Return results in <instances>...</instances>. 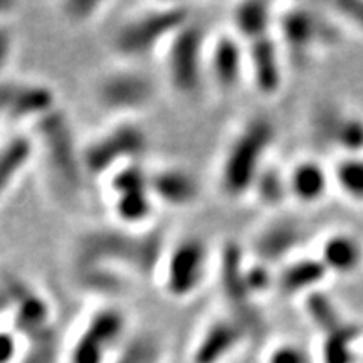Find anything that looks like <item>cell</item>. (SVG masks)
Segmentation results:
<instances>
[{
  "label": "cell",
  "instance_id": "cell-34",
  "mask_svg": "<svg viewBox=\"0 0 363 363\" xmlns=\"http://www.w3.org/2000/svg\"><path fill=\"white\" fill-rule=\"evenodd\" d=\"M266 363H310V357L301 347L293 343H281L271 348Z\"/></svg>",
  "mask_w": 363,
  "mask_h": 363
},
{
  "label": "cell",
  "instance_id": "cell-21",
  "mask_svg": "<svg viewBox=\"0 0 363 363\" xmlns=\"http://www.w3.org/2000/svg\"><path fill=\"white\" fill-rule=\"evenodd\" d=\"M318 259L328 274H353L363 264V244L353 234L335 233L321 242Z\"/></svg>",
  "mask_w": 363,
  "mask_h": 363
},
{
  "label": "cell",
  "instance_id": "cell-26",
  "mask_svg": "<svg viewBox=\"0 0 363 363\" xmlns=\"http://www.w3.org/2000/svg\"><path fill=\"white\" fill-rule=\"evenodd\" d=\"M333 185L345 197L363 202V155H343L331 169Z\"/></svg>",
  "mask_w": 363,
  "mask_h": 363
},
{
  "label": "cell",
  "instance_id": "cell-22",
  "mask_svg": "<svg viewBox=\"0 0 363 363\" xmlns=\"http://www.w3.org/2000/svg\"><path fill=\"white\" fill-rule=\"evenodd\" d=\"M301 242V227L293 222L279 220L262 229L254 239L257 261L272 264L291 254Z\"/></svg>",
  "mask_w": 363,
  "mask_h": 363
},
{
  "label": "cell",
  "instance_id": "cell-37",
  "mask_svg": "<svg viewBox=\"0 0 363 363\" xmlns=\"http://www.w3.org/2000/svg\"><path fill=\"white\" fill-rule=\"evenodd\" d=\"M13 51H16V35L11 27L0 22V78H4V72L11 65Z\"/></svg>",
  "mask_w": 363,
  "mask_h": 363
},
{
  "label": "cell",
  "instance_id": "cell-19",
  "mask_svg": "<svg viewBox=\"0 0 363 363\" xmlns=\"http://www.w3.org/2000/svg\"><path fill=\"white\" fill-rule=\"evenodd\" d=\"M328 271L318 257L291 259L276 272V289L286 296H308L318 291Z\"/></svg>",
  "mask_w": 363,
  "mask_h": 363
},
{
  "label": "cell",
  "instance_id": "cell-3",
  "mask_svg": "<svg viewBox=\"0 0 363 363\" xmlns=\"http://www.w3.org/2000/svg\"><path fill=\"white\" fill-rule=\"evenodd\" d=\"M190 21V9L184 4L150 7L120 24L111 38V48L118 56L128 61L148 57L158 49H165L172 38Z\"/></svg>",
  "mask_w": 363,
  "mask_h": 363
},
{
  "label": "cell",
  "instance_id": "cell-14",
  "mask_svg": "<svg viewBox=\"0 0 363 363\" xmlns=\"http://www.w3.org/2000/svg\"><path fill=\"white\" fill-rule=\"evenodd\" d=\"M247 74L262 96H276L284 84L283 48L276 34L246 43Z\"/></svg>",
  "mask_w": 363,
  "mask_h": 363
},
{
  "label": "cell",
  "instance_id": "cell-36",
  "mask_svg": "<svg viewBox=\"0 0 363 363\" xmlns=\"http://www.w3.org/2000/svg\"><path fill=\"white\" fill-rule=\"evenodd\" d=\"M335 17L363 34V4H335Z\"/></svg>",
  "mask_w": 363,
  "mask_h": 363
},
{
  "label": "cell",
  "instance_id": "cell-35",
  "mask_svg": "<svg viewBox=\"0 0 363 363\" xmlns=\"http://www.w3.org/2000/svg\"><path fill=\"white\" fill-rule=\"evenodd\" d=\"M19 79L0 78V126L11 125V115Z\"/></svg>",
  "mask_w": 363,
  "mask_h": 363
},
{
  "label": "cell",
  "instance_id": "cell-30",
  "mask_svg": "<svg viewBox=\"0 0 363 363\" xmlns=\"http://www.w3.org/2000/svg\"><path fill=\"white\" fill-rule=\"evenodd\" d=\"M61 358H65V350L57 330H54L44 337L26 342L24 350L16 363H59Z\"/></svg>",
  "mask_w": 363,
  "mask_h": 363
},
{
  "label": "cell",
  "instance_id": "cell-31",
  "mask_svg": "<svg viewBox=\"0 0 363 363\" xmlns=\"http://www.w3.org/2000/svg\"><path fill=\"white\" fill-rule=\"evenodd\" d=\"M246 288L252 299L264 296L269 289L276 288V272L266 262H247L246 266Z\"/></svg>",
  "mask_w": 363,
  "mask_h": 363
},
{
  "label": "cell",
  "instance_id": "cell-18",
  "mask_svg": "<svg viewBox=\"0 0 363 363\" xmlns=\"http://www.w3.org/2000/svg\"><path fill=\"white\" fill-rule=\"evenodd\" d=\"M286 175H288L289 199L303 206L320 203L333 185L331 169H326L323 163L315 158L298 160L286 172Z\"/></svg>",
  "mask_w": 363,
  "mask_h": 363
},
{
  "label": "cell",
  "instance_id": "cell-29",
  "mask_svg": "<svg viewBox=\"0 0 363 363\" xmlns=\"http://www.w3.org/2000/svg\"><path fill=\"white\" fill-rule=\"evenodd\" d=\"M305 311L308 318L313 321V325L323 331L325 335L345 323L337 305L331 301L328 294H321L320 289L305 296Z\"/></svg>",
  "mask_w": 363,
  "mask_h": 363
},
{
  "label": "cell",
  "instance_id": "cell-1",
  "mask_svg": "<svg viewBox=\"0 0 363 363\" xmlns=\"http://www.w3.org/2000/svg\"><path fill=\"white\" fill-rule=\"evenodd\" d=\"M167 246L155 230L93 227L74 242V266H108L130 278H155Z\"/></svg>",
  "mask_w": 363,
  "mask_h": 363
},
{
  "label": "cell",
  "instance_id": "cell-10",
  "mask_svg": "<svg viewBox=\"0 0 363 363\" xmlns=\"http://www.w3.org/2000/svg\"><path fill=\"white\" fill-rule=\"evenodd\" d=\"M167 78L179 94L190 96L201 88L207 71V35L203 27L190 21L165 45Z\"/></svg>",
  "mask_w": 363,
  "mask_h": 363
},
{
  "label": "cell",
  "instance_id": "cell-13",
  "mask_svg": "<svg viewBox=\"0 0 363 363\" xmlns=\"http://www.w3.org/2000/svg\"><path fill=\"white\" fill-rule=\"evenodd\" d=\"M251 342L247 331L230 315L206 325L189 353V363H224L244 343Z\"/></svg>",
  "mask_w": 363,
  "mask_h": 363
},
{
  "label": "cell",
  "instance_id": "cell-33",
  "mask_svg": "<svg viewBox=\"0 0 363 363\" xmlns=\"http://www.w3.org/2000/svg\"><path fill=\"white\" fill-rule=\"evenodd\" d=\"M26 345L13 328H0V363H16Z\"/></svg>",
  "mask_w": 363,
  "mask_h": 363
},
{
  "label": "cell",
  "instance_id": "cell-9",
  "mask_svg": "<svg viewBox=\"0 0 363 363\" xmlns=\"http://www.w3.org/2000/svg\"><path fill=\"white\" fill-rule=\"evenodd\" d=\"M157 94L155 79L133 67L113 69L94 84V101L98 106L125 120L147 111L155 103Z\"/></svg>",
  "mask_w": 363,
  "mask_h": 363
},
{
  "label": "cell",
  "instance_id": "cell-5",
  "mask_svg": "<svg viewBox=\"0 0 363 363\" xmlns=\"http://www.w3.org/2000/svg\"><path fill=\"white\" fill-rule=\"evenodd\" d=\"M34 140L56 180L67 189L78 190L86 179L83 147L76 138L69 118L61 108L34 125Z\"/></svg>",
  "mask_w": 363,
  "mask_h": 363
},
{
  "label": "cell",
  "instance_id": "cell-8",
  "mask_svg": "<svg viewBox=\"0 0 363 363\" xmlns=\"http://www.w3.org/2000/svg\"><path fill=\"white\" fill-rule=\"evenodd\" d=\"M111 208L121 227L145 229L152 220L157 202L150 189V172L142 162L126 163L106 177Z\"/></svg>",
  "mask_w": 363,
  "mask_h": 363
},
{
  "label": "cell",
  "instance_id": "cell-17",
  "mask_svg": "<svg viewBox=\"0 0 363 363\" xmlns=\"http://www.w3.org/2000/svg\"><path fill=\"white\" fill-rule=\"evenodd\" d=\"M150 189L157 203L172 208H187L199 202L201 182L180 167H162L150 172Z\"/></svg>",
  "mask_w": 363,
  "mask_h": 363
},
{
  "label": "cell",
  "instance_id": "cell-27",
  "mask_svg": "<svg viewBox=\"0 0 363 363\" xmlns=\"http://www.w3.org/2000/svg\"><path fill=\"white\" fill-rule=\"evenodd\" d=\"M251 194L264 207L274 208L283 206L286 199H289L288 175H286V172L267 163L256 179Z\"/></svg>",
  "mask_w": 363,
  "mask_h": 363
},
{
  "label": "cell",
  "instance_id": "cell-15",
  "mask_svg": "<svg viewBox=\"0 0 363 363\" xmlns=\"http://www.w3.org/2000/svg\"><path fill=\"white\" fill-rule=\"evenodd\" d=\"M313 130L343 155H363V116L338 106H321L313 116Z\"/></svg>",
  "mask_w": 363,
  "mask_h": 363
},
{
  "label": "cell",
  "instance_id": "cell-28",
  "mask_svg": "<svg viewBox=\"0 0 363 363\" xmlns=\"http://www.w3.org/2000/svg\"><path fill=\"white\" fill-rule=\"evenodd\" d=\"M360 330L355 325L342 323L337 330L325 335L321 358L325 363H352Z\"/></svg>",
  "mask_w": 363,
  "mask_h": 363
},
{
  "label": "cell",
  "instance_id": "cell-16",
  "mask_svg": "<svg viewBox=\"0 0 363 363\" xmlns=\"http://www.w3.org/2000/svg\"><path fill=\"white\" fill-rule=\"evenodd\" d=\"M207 72L220 91H233L247 72L246 45L234 33L220 34L207 49Z\"/></svg>",
  "mask_w": 363,
  "mask_h": 363
},
{
  "label": "cell",
  "instance_id": "cell-24",
  "mask_svg": "<svg viewBox=\"0 0 363 363\" xmlns=\"http://www.w3.org/2000/svg\"><path fill=\"white\" fill-rule=\"evenodd\" d=\"M76 281L81 288L101 296H116L128 286L130 276L108 266H74Z\"/></svg>",
  "mask_w": 363,
  "mask_h": 363
},
{
  "label": "cell",
  "instance_id": "cell-25",
  "mask_svg": "<svg viewBox=\"0 0 363 363\" xmlns=\"http://www.w3.org/2000/svg\"><path fill=\"white\" fill-rule=\"evenodd\" d=\"M111 363H167L162 338L152 331H136L120 348Z\"/></svg>",
  "mask_w": 363,
  "mask_h": 363
},
{
  "label": "cell",
  "instance_id": "cell-6",
  "mask_svg": "<svg viewBox=\"0 0 363 363\" xmlns=\"http://www.w3.org/2000/svg\"><path fill=\"white\" fill-rule=\"evenodd\" d=\"M150 136L142 125L123 120L83 145L86 177H108L126 163L142 162Z\"/></svg>",
  "mask_w": 363,
  "mask_h": 363
},
{
  "label": "cell",
  "instance_id": "cell-7",
  "mask_svg": "<svg viewBox=\"0 0 363 363\" xmlns=\"http://www.w3.org/2000/svg\"><path fill=\"white\" fill-rule=\"evenodd\" d=\"M212 251L206 239L185 235L167 247L158 278L165 294L174 299H189L206 284L211 271Z\"/></svg>",
  "mask_w": 363,
  "mask_h": 363
},
{
  "label": "cell",
  "instance_id": "cell-4",
  "mask_svg": "<svg viewBox=\"0 0 363 363\" xmlns=\"http://www.w3.org/2000/svg\"><path fill=\"white\" fill-rule=\"evenodd\" d=\"M131 335L130 318L116 303L91 311L65 350L66 363H111Z\"/></svg>",
  "mask_w": 363,
  "mask_h": 363
},
{
  "label": "cell",
  "instance_id": "cell-12",
  "mask_svg": "<svg viewBox=\"0 0 363 363\" xmlns=\"http://www.w3.org/2000/svg\"><path fill=\"white\" fill-rule=\"evenodd\" d=\"M328 26V19L301 6H294L276 17L281 48L298 59L311 56L316 48H325L326 43L337 39Z\"/></svg>",
  "mask_w": 363,
  "mask_h": 363
},
{
  "label": "cell",
  "instance_id": "cell-11",
  "mask_svg": "<svg viewBox=\"0 0 363 363\" xmlns=\"http://www.w3.org/2000/svg\"><path fill=\"white\" fill-rule=\"evenodd\" d=\"M0 288L9 301V313L13 316L12 328L24 342L40 338L56 330L51 303L33 286L13 276L0 281Z\"/></svg>",
  "mask_w": 363,
  "mask_h": 363
},
{
  "label": "cell",
  "instance_id": "cell-20",
  "mask_svg": "<svg viewBox=\"0 0 363 363\" xmlns=\"http://www.w3.org/2000/svg\"><path fill=\"white\" fill-rule=\"evenodd\" d=\"M38 143L34 136L17 133L0 143V197L11 192L34 160Z\"/></svg>",
  "mask_w": 363,
  "mask_h": 363
},
{
  "label": "cell",
  "instance_id": "cell-38",
  "mask_svg": "<svg viewBox=\"0 0 363 363\" xmlns=\"http://www.w3.org/2000/svg\"><path fill=\"white\" fill-rule=\"evenodd\" d=\"M16 9V4L12 2H0V22L6 16H9V12H12Z\"/></svg>",
  "mask_w": 363,
  "mask_h": 363
},
{
  "label": "cell",
  "instance_id": "cell-32",
  "mask_svg": "<svg viewBox=\"0 0 363 363\" xmlns=\"http://www.w3.org/2000/svg\"><path fill=\"white\" fill-rule=\"evenodd\" d=\"M62 17L71 24H88L94 21L104 9L103 2H86V0H69L59 6Z\"/></svg>",
  "mask_w": 363,
  "mask_h": 363
},
{
  "label": "cell",
  "instance_id": "cell-23",
  "mask_svg": "<svg viewBox=\"0 0 363 363\" xmlns=\"http://www.w3.org/2000/svg\"><path fill=\"white\" fill-rule=\"evenodd\" d=\"M276 13L272 6L259 0H249L239 4L233 12L234 34L244 44L251 43L267 34H272L276 29Z\"/></svg>",
  "mask_w": 363,
  "mask_h": 363
},
{
  "label": "cell",
  "instance_id": "cell-2",
  "mask_svg": "<svg viewBox=\"0 0 363 363\" xmlns=\"http://www.w3.org/2000/svg\"><path fill=\"white\" fill-rule=\"evenodd\" d=\"M276 126L269 118L254 116L242 125L227 147L219 167V187L229 199L246 197L267 165Z\"/></svg>",
  "mask_w": 363,
  "mask_h": 363
}]
</instances>
